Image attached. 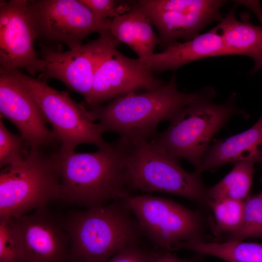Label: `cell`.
Wrapping results in <instances>:
<instances>
[{"instance_id": "obj_1", "label": "cell", "mask_w": 262, "mask_h": 262, "mask_svg": "<svg viewBox=\"0 0 262 262\" xmlns=\"http://www.w3.org/2000/svg\"><path fill=\"white\" fill-rule=\"evenodd\" d=\"M124 141L105 142L94 152L59 151L62 199L90 208L130 196Z\"/></svg>"}, {"instance_id": "obj_2", "label": "cell", "mask_w": 262, "mask_h": 262, "mask_svg": "<svg viewBox=\"0 0 262 262\" xmlns=\"http://www.w3.org/2000/svg\"><path fill=\"white\" fill-rule=\"evenodd\" d=\"M205 88L193 93L179 91L176 78L159 88L142 93H131L105 105L91 108L95 120L104 131L118 134L130 142L148 140L158 125L169 120L181 108L199 98Z\"/></svg>"}, {"instance_id": "obj_3", "label": "cell", "mask_w": 262, "mask_h": 262, "mask_svg": "<svg viewBox=\"0 0 262 262\" xmlns=\"http://www.w3.org/2000/svg\"><path fill=\"white\" fill-rule=\"evenodd\" d=\"M123 202L88 208L65 221L70 243V262H105L137 245L142 232Z\"/></svg>"}, {"instance_id": "obj_4", "label": "cell", "mask_w": 262, "mask_h": 262, "mask_svg": "<svg viewBox=\"0 0 262 262\" xmlns=\"http://www.w3.org/2000/svg\"><path fill=\"white\" fill-rule=\"evenodd\" d=\"M53 146V145H52ZM30 148L23 160L0 173V219L17 218L62 197L60 148Z\"/></svg>"}, {"instance_id": "obj_5", "label": "cell", "mask_w": 262, "mask_h": 262, "mask_svg": "<svg viewBox=\"0 0 262 262\" xmlns=\"http://www.w3.org/2000/svg\"><path fill=\"white\" fill-rule=\"evenodd\" d=\"M214 96L213 88L206 87L199 98L173 116L166 130L151 139L171 157L188 161L196 171L214 135L232 116L241 112L233 95L221 104L212 102Z\"/></svg>"}, {"instance_id": "obj_6", "label": "cell", "mask_w": 262, "mask_h": 262, "mask_svg": "<svg viewBox=\"0 0 262 262\" xmlns=\"http://www.w3.org/2000/svg\"><path fill=\"white\" fill-rule=\"evenodd\" d=\"M124 140L126 178L130 189L163 192L194 201H207V189L200 174L185 171L179 160L168 155L151 140Z\"/></svg>"}, {"instance_id": "obj_7", "label": "cell", "mask_w": 262, "mask_h": 262, "mask_svg": "<svg viewBox=\"0 0 262 262\" xmlns=\"http://www.w3.org/2000/svg\"><path fill=\"white\" fill-rule=\"evenodd\" d=\"M8 70L26 88L52 125L53 135L60 143V153L74 151L82 144L98 148L105 143L102 137L105 131L100 124L95 122L90 110L73 100L68 92L57 90L18 69Z\"/></svg>"}, {"instance_id": "obj_8", "label": "cell", "mask_w": 262, "mask_h": 262, "mask_svg": "<svg viewBox=\"0 0 262 262\" xmlns=\"http://www.w3.org/2000/svg\"><path fill=\"white\" fill-rule=\"evenodd\" d=\"M143 233L159 247L174 250L180 243L201 240L199 214L170 199L143 195L122 199Z\"/></svg>"}, {"instance_id": "obj_9", "label": "cell", "mask_w": 262, "mask_h": 262, "mask_svg": "<svg viewBox=\"0 0 262 262\" xmlns=\"http://www.w3.org/2000/svg\"><path fill=\"white\" fill-rule=\"evenodd\" d=\"M37 38L80 47L89 34L110 31L112 20L96 15L80 0H28Z\"/></svg>"}, {"instance_id": "obj_10", "label": "cell", "mask_w": 262, "mask_h": 262, "mask_svg": "<svg viewBox=\"0 0 262 262\" xmlns=\"http://www.w3.org/2000/svg\"><path fill=\"white\" fill-rule=\"evenodd\" d=\"M222 0H141L136 6L147 15L165 48L180 39L190 40L209 24L220 21Z\"/></svg>"}, {"instance_id": "obj_11", "label": "cell", "mask_w": 262, "mask_h": 262, "mask_svg": "<svg viewBox=\"0 0 262 262\" xmlns=\"http://www.w3.org/2000/svg\"><path fill=\"white\" fill-rule=\"evenodd\" d=\"M110 46L96 67L91 94L86 103L91 107L138 90L151 91L164 84L138 59L128 57Z\"/></svg>"}, {"instance_id": "obj_12", "label": "cell", "mask_w": 262, "mask_h": 262, "mask_svg": "<svg viewBox=\"0 0 262 262\" xmlns=\"http://www.w3.org/2000/svg\"><path fill=\"white\" fill-rule=\"evenodd\" d=\"M120 43L108 32L77 49L63 51L59 48L42 46L40 57L43 61L41 75L54 78L71 90L88 98L93 86L98 63L107 49Z\"/></svg>"}, {"instance_id": "obj_13", "label": "cell", "mask_w": 262, "mask_h": 262, "mask_svg": "<svg viewBox=\"0 0 262 262\" xmlns=\"http://www.w3.org/2000/svg\"><path fill=\"white\" fill-rule=\"evenodd\" d=\"M37 38L28 0H0V68L6 70L24 68L32 77L41 73L43 61L34 47Z\"/></svg>"}, {"instance_id": "obj_14", "label": "cell", "mask_w": 262, "mask_h": 262, "mask_svg": "<svg viewBox=\"0 0 262 262\" xmlns=\"http://www.w3.org/2000/svg\"><path fill=\"white\" fill-rule=\"evenodd\" d=\"M0 118L10 121L30 148L54 145L56 140L39 107L21 82L0 69Z\"/></svg>"}, {"instance_id": "obj_15", "label": "cell", "mask_w": 262, "mask_h": 262, "mask_svg": "<svg viewBox=\"0 0 262 262\" xmlns=\"http://www.w3.org/2000/svg\"><path fill=\"white\" fill-rule=\"evenodd\" d=\"M24 262H70V243L65 221L46 208L15 218Z\"/></svg>"}, {"instance_id": "obj_16", "label": "cell", "mask_w": 262, "mask_h": 262, "mask_svg": "<svg viewBox=\"0 0 262 262\" xmlns=\"http://www.w3.org/2000/svg\"><path fill=\"white\" fill-rule=\"evenodd\" d=\"M228 55L222 36L216 26L194 38L178 42L162 52L154 53L140 62L152 71H176L183 66L200 59Z\"/></svg>"}, {"instance_id": "obj_17", "label": "cell", "mask_w": 262, "mask_h": 262, "mask_svg": "<svg viewBox=\"0 0 262 262\" xmlns=\"http://www.w3.org/2000/svg\"><path fill=\"white\" fill-rule=\"evenodd\" d=\"M244 160L262 164V114L249 129L209 147L196 172L200 174L228 163Z\"/></svg>"}, {"instance_id": "obj_18", "label": "cell", "mask_w": 262, "mask_h": 262, "mask_svg": "<svg viewBox=\"0 0 262 262\" xmlns=\"http://www.w3.org/2000/svg\"><path fill=\"white\" fill-rule=\"evenodd\" d=\"M236 3L216 26L222 36L228 55H241L251 58L254 66L251 73L262 68V25L249 21L248 13L241 14V19L235 16Z\"/></svg>"}, {"instance_id": "obj_19", "label": "cell", "mask_w": 262, "mask_h": 262, "mask_svg": "<svg viewBox=\"0 0 262 262\" xmlns=\"http://www.w3.org/2000/svg\"><path fill=\"white\" fill-rule=\"evenodd\" d=\"M152 25L146 13L135 5L112 19L110 32L119 42L131 49L139 59H143L153 54L156 46L160 44Z\"/></svg>"}, {"instance_id": "obj_20", "label": "cell", "mask_w": 262, "mask_h": 262, "mask_svg": "<svg viewBox=\"0 0 262 262\" xmlns=\"http://www.w3.org/2000/svg\"><path fill=\"white\" fill-rule=\"evenodd\" d=\"M185 249L218 258L228 262H262V243L229 240L207 242L195 240L179 243L176 250Z\"/></svg>"}, {"instance_id": "obj_21", "label": "cell", "mask_w": 262, "mask_h": 262, "mask_svg": "<svg viewBox=\"0 0 262 262\" xmlns=\"http://www.w3.org/2000/svg\"><path fill=\"white\" fill-rule=\"evenodd\" d=\"M254 164L248 160L235 162L233 168L222 180L207 190V202L219 198L244 200L252 184Z\"/></svg>"}, {"instance_id": "obj_22", "label": "cell", "mask_w": 262, "mask_h": 262, "mask_svg": "<svg viewBox=\"0 0 262 262\" xmlns=\"http://www.w3.org/2000/svg\"><path fill=\"white\" fill-rule=\"evenodd\" d=\"M244 201L231 198L207 201L213 211L216 225L221 231L231 235L239 229L243 220Z\"/></svg>"}, {"instance_id": "obj_23", "label": "cell", "mask_w": 262, "mask_h": 262, "mask_svg": "<svg viewBox=\"0 0 262 262\" xmlns=\"http://www.w3.org/2000/svg\"><path fill=\"white\" fill-rule=\"evenodd\" d=\"M250 238H262V192L244 200L241 226L230 235L229 240L242 241Z\"/></svg>"}, {"instance_id": "obj_24", "label": "cell", "mask_w": 262, "mask_h": 262, "mask_svg": "<svg viewBox=\"0 0 262 262\" xmlns=\"http://www.w3.org/2000/svg\"><path fill=\"white\" fill-rule=\"evenodd\" d=\"M0 262H24L15 218L0 219Z\"/></svg>"}, {"instance_id": "obj_25", "label": "cell", "mask_w": 262, "mask_h": 262, "mask_svg": "<svg viewBox=\"0 0 262 262\" xmlns=\"http://www.w3.org/2000/svg\"><path fill=\"white\" fill-rule=\"evenodd\" d=\"M24 144L20 135L10 132L0 119V167L4 168L22 162Z\"/></svg>"}, {"instance_id": "obj_26", "label": "cell", "mask_w": 262, "mask_h": 262, "mask_svg": "<svg viewBox=\"0 0 262 262\" xmlns=\"http://www.w3.org/2000/svg\"><path fill=\"white\" fill-rule=\"evenodd\" d=\"M156 254L135 245L122 249L105 262H151Z\"/></svg>"}, {"instance_id": "obj_27", "label": "cell", "mask_w": 262, "mask_h": 262, "mask_svg": "<svg viewBox=\"0 0 262 262\" xmlns=\"http://www.w3.org/2000/svg\"><path fill=\"white\" fill-rule=\"evenodd\" d=\"M86 5L96 15L104 19H110L117 16L119 12V2L113 0H80Z\"/></svg>"}, {"instance_id": "obj_28", "label": "cell", "mask_w": 262, "mask_h": 262, "mask_svg": "<svg viewBox=\"0 0 262 262\" xmlns=\"http://www.w3.org/2000/svg\"><path fill=\"white\" fill-rule=\"evenodd\" d=\"M151 262H194L188 260L181 259L169 253L157 254Z\"/></svg>"}]
</instances>
